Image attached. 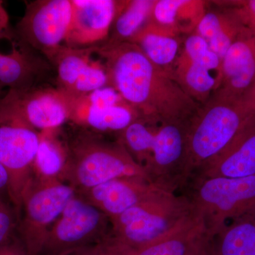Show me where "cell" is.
<instances>
[{"mask_svg": "<svg viewBox=\"0 0 255 255\" xmlns=\"http://www.w3.org/2000/svg\"><path fill=\"white\" fill-rule=\"evenodd\" d=\"M108 73L110 86L140 118L187 124L200 105L186 93L170 72L155 65L130 42L96 46Z\"/></svg>", "mask_w": 255, "mask_h": 255, "instance_id": "6da1fadb", "label": "cell"}, {"mask_svg": "<svg viewBox=\"0 0 255 255\" xmlns=\"http://www.w3.org/2000/svg\"><path fill=\"white\" fill-rule=\"evenodd\" d=\"M255 130V90L241 97L214 93L187 124L189 179L196 171Z\"/></svg>", "mask_w": 255, "mask_h": 255, "instance_id": "7a4b0ae2", "label": "cell"}, {"mask_svg": "<svg viewBox=\"0 0 255 255\" xmlns=\"http://www.w3.org/2000/svg\"><path fill=\"white\" fill-rule=\"evenodd\" d=\"M187 124L137 119L119 142L156 187L174 193L189 180L186 161Z\"/></svg>", "mask_w": 255, "mask_h": 255, "instance_id": "3957f363", "label": "cell"}, {"mask_svg": "<svg viewBox=\"0 0 255 255\" xmlns=\"http://www.w3.org/2000/svg\"><path fill=\"white\" fill-rule=\"evenodd\" d=\"M123 177L150 181L145 170L120 142H106L85 133L68 145V160L61 180L67 181L77 191Z\"/></svg>", "mask_w": 255, "mask_h": 255, "instance_id": "277c9868", "label": "cell"}, {"mask_svg": "<svg viewBox=\"0 0 255 255\" xmlns=\"http://www.w3.org/2000/svg\"><path fill=\"white\" fill-rule=\"evenodd\" d=\"M184 195L191 209L202 219L210 237L235 220L255 212V176L244 178L192 176ZM186 186V185H185Z\"/></svg>", "mask_w": 255, "mask_h": 255, "instance_id": "5b68a950", "label": "cell"}, {"mask_svg": "<svg viewBox=\"0 0 255 255\" xmlns=\"http://www.w3.org/2000/svg\"><path fill=\"white\" fill-rule=\"evenodd\" d=\"M190 212L185 196L161 189L110 219V236L130 249H140L168 233Z\"/></svg>", "mask_w": 255, "mask_h": 255, "instance_id": "8992f818", "label": "cell"}, {"mask_svg": "<svg viewBox=\"0 0 255 255\" xmlns=\"http://www.w3.org/2000/svg\"><path fill=\"white\" fill-rule=\"evenodd\" d=\"M76 194L75 188L58 178L33 175L23 194L17 225L28 255H41L50 228Z\"/></svg>", "mask_w": 255, "mask_h": 255, "instance_id": "52a82bcc", "label": "cell"}, {"mask_svg": "<svg viewBox=\"0 0 255 255\" xmlns=\"http://www.w3.org/2000/svg\"><path fill=\"white\" fill-rule=\"evenodd\" d=\"M40 132L0 101V163L9 178V198L17 214L25 189L33 177Z\"/></svg>", "mask_w": 255, "mask_h": 255, "instance_id": "ba28073f", "label": "cell"}, {"mask_svg": "<svg viewBox=\"0 0 255 255\" xmlns=\"http://www.w3.org/2000/svg\"><path fill=\"white\" fill-rule=\"evenodd\" d=\"M110 218L78 194L50 228L41 255L95 246L110 236Z\"/></svg>", "mask_w": 255, "mask_h": 255, "instance_id": "9c48e42d", "label": "cell"}, {"mask_svg": "<svg viewBox=\"0 0 255 255\" xmlns=\"http://www.w3.org/2000/svg\"><path fill=\"white\" fill-rule=\"evenodd\" d=\"M169 72L189 97L199 105H204L219 89L222 60L194 32L183 39Z\"/></svg>", "mask_w": 255, "mask_h": 255, "instance_id": "30bf717a", "label": "cell"}, {"mask_svg": "<svg viewBox=\"0 0 255 255\" xmlns=\"http://www.w3.org/2000/svg\"><path fill=\"white\" fill-rule=\"evenodd\" d=\"M72 18V0L31 1L18 23V32L24 41L50 60L65 43Z\"/></svg>", "mask_w": 255, "mask_h": 255, "instance_id": "8fae6325", "label": "cell"}, {"mask_svg": "<svg viewBox=\"0 0 255 255\" xmlns=\"http://www.w3.org/2000/svg\"><path fill=\"white\" fill-rule=\"evenodd\" d=\"M0 101L37 131L56 130L70 120L71 99L58 88L9 90Z\"/></svg>", "mask_w": 255, "mask_h": 255, "instance_id": "7c38bea8", "label": "cell"}, {"mask_svg": "<svg viewBox=\"0 0 255 255\" xmlns=\"http://www.w3.org/2000/svg\"><path fill=\"white\" fill-rule=\"evenodd\" d=\"M73 18L65 46L85 48L107 42L123 1L72 0Z\"/></svg>", "mask_w": 255, "mask_h": 255, "instance_id": "4fadbf2b", "label": "cell"}, {"mask_svg": "<svg viewBox=\"0 0 255 255\" xmlns=\"http://www.w3.org/2000/svg\"><path fill=\"white\" fill-rule=\"evenodd\" d=\"M255 90V32L243 26L222 59V76L215 93L241 97Z\"/></svg>", "mask_w": 255, "mask_h": 255, "instance_id": "5bb4252c", "label": "cell"}, {"mask_svg": "<svg viewBox=\"0 0 255 255\" xmlns=\"http://www.w3.org/2000/svg\"><path fill=\"white\" fill-rule=\"evenodd\" d=\"M161 189L144 178L123 177L77 191L80 195L77 194L112 219Z\"/></svg>", "mask_w": 255, "mask_h": 255, "instance_id": "9a60e30c", "label": "cell"}, {"mask_svg": "<svg viewBox=\"0 0 255 255\" xmlns=\"http://www.w3.org/2000/svg\"><path fill=\"white\" fill-rule=\"evenodd\" d=\"M207 236L202 219L191 210L162 237L140 249H129L130 255H188Z\"/></svg>", "mask_w": 255, "mask_h": 255, "instance_id": "2e32d148", "label": "cell"}, {"mask_svg": "<svg viewBox=\"0 0 255 255\" xmlns=\"http://www.w3.org/2000/svg\"><path fill=\"white\" fill-rule=\"evenodd\" d=\"M192 176L228 178L255 176V130L242 137Z\"/></svg>", "mask_w": 255, "mask_h": 255, "instance_id": "e0dca14e", "label": "cell"}, {"mask_svg": "<svg viewBox=\"0 0 255 255\" xmlns=\"http://www.w3.org/2000/svg\"><path fill=\"white\" fill-rule=\"evenodd\" d=\"M130 42L137 45L150 61L169 72L183 40L177 32L150 20Z\"/></svg>", "mask_w": 255, "mask_h": 255, "instance_id": "ac0fdd59", "label": "cell"}, {"mask_svg": "<svg viewBox=\"0 0 255 255\" xmlns=\"http://www.w3.org/2000/svg\"><path fill=\"white\" fill-rule=\"evenodd\" d=\"M207 2L203 0H156L150 20L181 36H188L196 31L204 17Z\"/></svg>", "mask_w": 255, "mask_h": 255, "instance_id": "d6986e66", "label": "cell"}, {"mask_svg": "<svg viewBox=\"0 0 255 255\" xmlns=\"http://www.w3.org/2000/svg\"><path fill=\"white\" fill-rule=\"evenodd\" d=\"M138 119L136 111L124 101L103 107H84L71 102L70 120L98 131L121 132Z\"/></svg>", "mask_w": 255, "mask_h": 255, "instance_id": "ffe728a7", "label": "cell"}, {"mask_svg": "<svg viewBox=\"0 0 255 255\" xmlns=\"http://www.w3.org/2000/svg\"><path fill=\"white\" fill-rule=\"evenodd\" d=\"M243 25L229 8L206 11L195 32L222 60Z\"/></svg>", "mask_w": 255, "mask_h": 255, "instance_id": "44dd1931", "label": "cell"}, {"mask_svg": "<svg viewBox=\"0 0 255 255\" xmlns=\"http://www.w3.org/2000/svg\"><path fill=\"white\" fill-rule=\"evenodd\" d=\"M213 241L217 255H255V212L233 220Z\"/></svg>", "mask_w": 255, "mask_h": 255, "instance_id": "7402d4cb", "label": "cell"}, {"mask_svg": "<svg viewBox=\"0 0 255 255\" xmlns=\"http://www.w3.org/2000/svg\"><path fill=\"white\" fill-rule=\"evenodd\" d=\"M156 0L123 1L105 43L130 42L150 21Z\"/></svg>", "mask_w": 255, "mask_h": 255, "instance_id": "603a6c76", "label": "cell"}, {"mask_svg": "<svg viewBox=\"0 0 255 255\" xmlns=\"http://www.w3.org/2000/svg\"><path fill=\"white\" fill-rule=\"evenodd\" d=\"M38 74L36 63L24 52L13 48L8 54L0 53V85L9 90L32 88Z\"/></svg>", "mask_w": 255, "mask_h": 255, "instance_id": "cb8c5ba5", "label": "cell"}, {"mask_svg": "<svg viewBox=\"0 0 255 255\" xmlns=\"http://www.w3.org/2000/svg\"><path fill=\"white\" fill-rule=\"evenodd\" d=\"M54 130L40 132L39 145L33 162V174L37 177L61 179L65 170L68 147L65 148L53 136Z\"/></svg>", "mask_w": 255, "mask_h": 255, "instance_id": "d4e9b609", "label": "cell"}, {"mask_svg": "<svg viewBox=\"0 0 255 255\" xmlns=\"http://www.w3.org/2000/svg\"><path fill=\"white\" fill-rule=\"evenodd\" d=\"M95 47L77 48L62 46L50 60L54 62L60 90L67 93L78 80L80 73L92 60Z\"/></svg>", "mask_w": 255, "mask_h": 255, "instance_id": "484cf974", "label": "cell"}, {"mask_svg": "<svg viewBox=\"0 0 255 255\" xmlns=\"http://www.w3.org/2000/svg\"><path fill=\"white\" fill-rule=\"evenodd\" d=\"M107 86H110V81L105 63L102 60L92 59L70 91L65 94L71 99H76Z\"/></svg>", "mask_w": 255, "mask_h": 255, "instance_id": "4316f807", "label": "cell"}, {"mask_svg": "<svg viewBox=\"0 0 255 255\" xmlns=\"http://www.w3.org/2000/svg\"><path fill=\"white\" fill-rule=\"evenodd\" d=\"M17 225L18 216L15 210L11 209L4 199H0V246L14 238Z\"/></svg>", "mask_w": 255, "mask_h": 255, "instance_id": "83f0119b", "label": "cell"}, {"mask_svg": "<svg viewBox=\"0 0 255 255\" xmlns=\"http://www.w3.org/2000/svg\"><path fill=\"white\" fill-rule=\"evenodd\" d=\"M221 1L220 4L232 10L243 26L255 32V0Z\"/></svg>", "mask_w": 255, "mask_h": 255, "instance_id": "f1b7e54d", "label": "cell"}, {"mask_svg": "<svg viewBox=\"0 0 255 255\" xmlns=\"http://www.w3.org/2000/svg\"><path fill=\"white\" fill-rule=\"evenodd\" d=\"M95 255H130V249L110 236L96 246Z\"/></svg>", "mask_w": 255, "mask_h": 255, "instance_id": "f546056e", "label": "cell"}, {"mask_svg": "<svg viewBox=\"0 0 255 255\" xmlns=\"http://www.w3.org/2000/svg\"><path fill=\"white\" fill-rule=\"evenodd\" d=\"M0 255H28L19 238L10 240L0 246Z\"/></svg>", "mask_w": 255, "mask_h": 255, "instance_id": "4dcf8cb0", "label": "cell"}, {"mask_svg": "<svg viewBox=\"0 0 255 255\" xmlns=\"http://www.w3.org/2000/svg\"><path fill=\"white\" fill-rule=\"evenodd\" d=\"M188 255H217L215 251L213 238L206 236Z\"/></svg>", "mask_w": 255, "mask_h": 255, "instance_id": "1f68e13d", "label": "cell"}, {"mask_svg": "<svg viewBox=\"0 0 255 255\" xmlns=\"http://www.w3.org/2000/svg\"><path fill=\"white\" fill-rule=\"evenodd\" d=\"M9 175H8L6 169L0 163V199H4L5 196H7L9 198Z\"/></svg>", "mask_w": 255, "mask_h": 255, "instance_id": "d6a6232c", "label": "cell"}, {"mask_svg": "<svg viewBox=\"0 0 255 255\" xmlns=\"http://www.w3.org/2000/svg\"><path fill=\"white\" fill-rule=\"evenodd\" d=\"M97 245L70 250L56 255H95Z\"/></svg>", "mask_w": 255, "mask_h": 255, "instance_id": "836d02e7", "label": "cell"}, {"mask_svg": "<svg viewBox=\"0 0 255 255\" xmlns=\"http://www.w3.org/2000/svg\"><path fill=\"white\" fill-rule=\"evenodd\" d=\"M9 19V15L5 9L3 1H0V36L7 29Z\"/></svg>", "mask_w": 255, "mask_h": 255, "instance_id": "e575fe53", "label": "cell"}, {"mask_svg": "<svg viewBox=\"0 0 255 255\" xmlns=\"http://www.w3.org/2000/svg\"><path fill=\"white\" fill-rule=\"evenodd\" d=\"M1 87H2V86H1V85H0V90H1Z\"/></svg>", "mask_w": 255, "mask_h": 255, "instance_id": "d590c367", "label": "cell"}]
</instances>
